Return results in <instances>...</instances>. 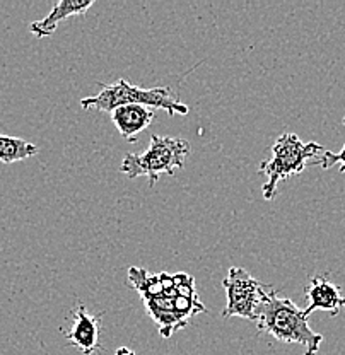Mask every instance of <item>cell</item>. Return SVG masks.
I'll return each instance as SVG.
<instances>
[{
	"label": "cell",
	"instance_id": "1",
	"mask_svg": "<svg viewBox=\"0 0 345 355\" xmlns=\"http://www.w3.org/2000/svg\"><path fill=\"white\" fill-rule=\"evenodd\" d=\"M128 284L140 295L144 308L166 340L187 328L196 314L207 313L196 294L195 279L187 272L151 273L146 268L130 266Z\"/></svg>",
	"mask_w": 345,
	"mask_h": 355
},
{
	"label": "cell",
	"instance_id": "8",
	"mask_svg": "<svg viewBox=\"0 0 345 355\" xmlns=\"http://www.w3.org/2000/svg\"><path fill=\"white\" fill-rule=\"evenodd\" d=\"M308 306L304 308V314L310 318L313 311H326L330 316H337L340 309L345 308V294L337 284L330 282L326 273H320L310 279L306 288H304Z\"/></svg>",
	"mask_w": 345,
	"mask_h": 355
},
{
	"label": "cell",
	"instance_id": "12",
	"mask_svg": "<svg viewBox=\"0 0 345 355\" xmlns=\"http://www.w3.org/2000/svg\"><path fill=\"white\" fill-rule=\"evenodd\" d=\"M342 123L345 127V116H344ZM313 164H320L323 169H330V168H333L335 164H340V171L344 173L345 171V144H344L342 150H340L339 154H335V153H332V150L325 149V153L321 154L320 157L317 159V161H313Z\"/></svg>",
	"mask_w": 345,
	"mask_h": 355
},
{
	"label": "cell",
	"instance_id": "11",
	"mask_svg": "<svg viewBox=\"0 0 345 355\" xmlns=\"http://www.w3.org/2000/svg\"><path fill=\"white\" fill-rule=\"evenodd\" d=\"M36 154H38V147L35 144L26 142L19 137L0 133V162H3V164H14V162L24 161V159Z\"/></svg>",
	"mask_w": 345,
	"mask_h": 355
},
{
	"label": "cell",
	"instance_id": "4",
	"mask_svg": "<svg viewBox=\"0 0 345 355\" xmlns=\"http://www.w3.org/2000/svg\"><path fill=\"white\" fill-rule=\"evenodd\" d=\"M127 105L149 106V108L165 110L168 114H188V105L181 103L169 87L144 89L133 86L128 80L118 79L113 84H101V91L96 96L81 99L84 110H98L111 113L115 108Z\"/></svg>",
	"mask_w": 345,
	"mask_h": 355
},
{
	"label": "cell",
	"instance_id": "5",
	"mask_svg": "<svg viewBox=\"0 0 345 355\" xmlns=\"http://www.w3.org/2000/svg\"><path fill=\"white\" fill-rule=\"evenodd\" d=\"M192 154V146L181 137L151 135L149 149L142 154L128 153L124 157L120 171L130 180L146 176L151 187H154L159 176H173L176 169L185 166L188 155Z\"/></svg>",
	"mask_w": 345,
	"mask_h": 355
},
{
	"label": "cell",
	"instance_id": "2",
	"mask_svg": "<svg viewBox=\"0 0 345 355\" xmlns=\"http://www.w3.org/2000/svg\"><path fill=\"white\" fill-rule=\"evenodd\" d=\"M258 333H267L282 343H299L304 347V355H317L323 335L311 330L304 309L296 306L291 299L277 295L270 288L257 313Z\"/></svg>",
	"mask_w": 345,
	"mask_h": 355
},
{
	"label": "cell",
	"instance_id": "7",
	"mask_svg": "<svg viewBox=\"0 0 345 355\" xmlns=\"http://www.w3.org/2000/svg\"><path fill=\"white\" fill-rule=\"evenodd\" d=\"M99 330H101V316L92 314L91 311H87L86 304L79 301L74 311L72 327L64 333V336L69 340L70 345L77 347L83 355H94L103 350L99 343Z\"/></svg>",
	"mask_w": 345,
	"mask_h": 355
},
{
	"label": "cell",
	"instance_id": "9",
	"mask_svg": "<svg viewBox=\"0 0 345 355\" xmlns=\"http://www.w3.org/2000/svg\"><path fill=\"white\" fill-rule=\"evenodd\" d=\"M92 3H94V0H60V2L55 3L53 9L50 10L47 17L31 22L29 31L38 40L48 38V36H51L57 31V26L62 21L79 16V14H86L92 7Z\"/></svg>",
	"mask_w": 345,
	"mask_h": 355
},
{
	"label": "cell",
	"instance_id": "10",
	"mask_svg": "<svg viewBox=\"0 0 345 355\" xmlns=\"http://www.w3.org/2000/svg\"><path fill=\"white\" fill-rule=\"evenodd\" d=\"M111 121L128 142H137V135L146 130L154 120V111L149 106L127 105L111 111Z\"/></svg>",
	"mask_w": 345,
	"mask_h": 355
},
{
	"label": "cell",
	"instance_id": "6",
	"mask_svg": "<svg viewBox=\"0 0 345 355\" xmlns=\"http://www.w3.org/2000/svg\"><path fill=\"white\" fill-rule=\"evenodd\" d=\"M226 291V308L222 309V318H244L257 321V313L263 299L269 294L270 286H265L255 279L248 270L241 266H231L222 280Z\"/></svg>",
	"mask_w": 345,
	"mask_h": 355
},
{
	"label": "cell",
	"instance_id": "13",
	"mask_svg": "<svg viewBox=\"0 0 345 355\" xmlns=\"http://www.w3.org/2000/svg\"><path fill=\"white\" fill-rule=\"evenodd\" d=\"M115 355H137V354L133 352L132 349H128V347H118Z\"/></svg>",
	"mask_w": 345,
	"mask_h": 355
},
{
	"label": "cell",
	"instance_id": "3",
	"mask_svg": "<svg viewBox=\"0 0 345 355\" xmlns=\"http://www.w3.org/2000/svg\"><path fill=\"white\" fill-rule=\"evenodd\" d=\"M323 153L325 147L320 144L303 142L296 133H282L272 146L269 161H262L258 166V173L267 178L262 187L263 198L272 200L280 181L301 175L306 166L313 164Z\"/></svg>",
	"mask_w": 345,
	"mask_h": 355
}]
</instances>
